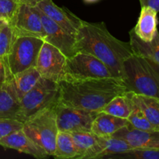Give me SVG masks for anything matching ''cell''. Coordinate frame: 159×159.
<instances>
[{
    "mask_svg": "<svg viewBox=\"0 0 159 159\" xmlns=\"http://www.w3.org/2000/svg\"><path fill=\"white\" fill-rule=\"evenodd\" d=\"M76 52L87 53L103 62L113 74L120 79L124 61L134 54L130 42L113 37L103 22L89 23L82 20L75 36Z\"/></svg>",
    "mask_w": 159,
    "mask_h": 159,
    "instance_id": "6da1fadb",
    "label": "cell"
},
{
    "mask_svg": "<svg viewBox=\"0 0 159 159\" xmlns=\"http://www.w3.org/2000/svg\"><path fill=\"white\" fill-rule=\"evenodd\" d=\"M57 103L88 111L99 112L115 96L126 91L120 79H93L59 82Z\"/></svg>",
    "mask_w": 159,
    "mask_h": 159,
    "instance_id": "7a4b0ae2",
    "label": "cell"
},
{
    "mask_svg": "<svg viewBox=\"0 0 159 159\" xmlns=\"http://www.w3.org/2000/svg\"><path fill=\"white\" fill-rule=\"evenodd\" d=\"M121 82L127 92L159 97V64L133 54L123 64Z\"/></svg>",
    "mask_w": 159,
    "mask_h": 159,
    "instance_id": "3957f363",
    "label": "cell"
},
{
    "mask_svg": "<svg viewBox=\"0 0 159 159\" xmlns=\"http://www.w3.org/2000/svg\"><path fill=\"white\" fill-rule=\"evenodd\" d=\"M59 91L58 82L40 77L36 85L20 100L17 120L24 124L43 110L57 103Z\"/></svg>",
    "mask_w": 159,
    "mask_h": 159,
    "instance_id": "277c9868",
    "label": "cell"
},
{
    "mask_svg": "<svg viewBox=\"0 0 159 159\" xmlns=\"http://www.w3.org/2000/svg\"><path fill=\"white\" fill-rule=\"evenodd\" d=\"M43 43L42 39L27 36H16L7 55L3 59L6 80L16 74L35 67L39 51Z\"/></svg>",
    "mask_w": 159,
    "mask_h": 159,
    "instance_id": "5b68a950",
    "label": "cell"
},
{
    "mask_svg": "<svg viewBox=\"0 0 159 159\" xmlns=\"http://www.w3.org/2000/svg\"><path fill=\"white\" fill-rule=\"evenodd\" d=\"M55 104L44 109L23 124V130L46 152L53 155L55 149L58 128L56 119Z\"/></svg>",
    "mask_w": 159,
    "mask_h": 159,
    "instance_id": "8992f818",
    "label": "cell"
},
{
    "mask_svg": "<svg viewBox=\"0 0 159 159\" xmlns=\"http://www.w3.org/2000/svg\"><path fill=\"white\" fill-rule=\"evenodd\" d=\"M112 77L113 75L108 67L97 57L87 53L76 52L71 57H67L61 81H81Z\"/></svg>",
    "mask_w": 159,
    "mask_h": 159,
    "instance_id": "52a82bcc",
    "label": "cell"
},
{
    "mask_svg": "<svg viewBox=\"0 0 159 159\" xmlns=\"http://www.w3.org/2000/svg\"><path fill=\"white\" fill-rule=\"evenodd\" d=\"M66 61L67 57L58 48L43 41L35 68L41 77L59 83L63 77Z\"/></svg>",
    "mask_w": 159,
    "mask_h": 159,
    "instance_id": "ba28073f",
    "label": "cell"
},
{
    "mask_svg": "<svg viewBox=\"0 0 159 159\" xmlns=\"http://www.w3.org/2000/svg\"><path fill=\"white\" fill-rule=\"evenodd\" d=\"M56 119L59 131H91V126L98 112L88 111L61 104L55 105Z\"/></svg>",
    "mask_w": 159,
    "mask_h": 159,
    "instance_id": "9c48e42d",
    "label": "cell"
},
{
    "mask_svg": "<svg viewBox=\"0 0 159 159\" xmlns=\"http://www.w3.org/2000/svg\"><path fill=\"white\" fill-rule=\"evenodd\" d=\"M10 23L16 36L34 37L44 40L45 33L40 11L37 6L20 4Z\"/></svg>",
    "mask_w": 159,
    "mask_h": 159,
    "instance_id": "30bf717a",
    "label": "cell"
},
{
    "mask_svg": "<svg viewBox=\"0 0 159 159\" xmlns=\"http://www.w3.org/2000/svg\"><path fill=\"white\" fill-rule=\"evenodd\" d=\"M45 33L43 41L58 48L67 57L76 53L75 37L68 34L39 9Z\"/></svg>",
    "mask_w": 159,
    "mask_h": 159,
    "instance_id": "8fae6325",
    "label": "cell"
},
{
    "mask_svg": "<svg viewBox=\"0 0 159 159\" xmlns=\"http://www.w3.org/2000/svg\"><path fill=\"white\" fill-rule=\"evenodd\" d=\"M37 7L71 35L75 37L82 20L65 8L57 6L52 0H42Z\"/></svg>",
    "mask_w": 159,
    "mask_h": 159,
    "instance_id": "7c38bea8",
    "label": "cell"
},
{
    "mask_svg": "<svg viewBox=\"0 0 159 159\" xmlns=\"http://www.w3.org/2000/svg\"><path fill=\"white\" fill-rule=\"evenodd\" d=\"M111 137L124 139L132 148L159 150V130H138L129 124Z\"/></svg>",
    "mask_w": 159,
    "mask_h": 159,
    "instance_id": "4fadbf2b",
    "label": "cell"
},
{
    "mask_svg": "<svg viewBox=\"0 0 159 159\" xmlns=\"http://www.w3.org/2000/svg\"><path fill=\"white\" fill-rule=\"evenodd\" d=\"M0 145L42 159L48 157L44 150L26 134L23 129L14 131L0 139Z\"/></svg>",
    "mask_w": 159,
    "mask_h": 159,
    "instance_id": "5bb4252c",
    "label": "cell"
},
{
    "mask_svg": "<svg viewBox=\"0 0 159 159\" xmlns=\"http://www.w3.org/2000/svg\"><path fill=\"white\" fill-rule=\"evenodd\" d=\"M130 124L127 119L99 111L93 120L91 131L99 137H111L115 132Z\"/></svg>",
    "mask_w": 159,
    "mask_h": 159,
    "instance_id": "9a60e30c",
    "label": "cell"
},
{
    "mask_svg": "<svg viewBox=\"0 0 159 159\" xmlns=\"http://www.w3.org/2000/svg\"><path fill=\"white\" fill-rule=\"evenodd\" d=\"M158 12L148 6H141L136 26L133 28L136 35L144 41H151L158 31Z\"/></svg>",
    "mask_w": 159,
    "mask_h": 159,
    "instance_id": "2e32d148",
    "label": "cell"
},
{
    "mask_svg": "<svg viewBox=\"0 0 159 159\" xmlns=\"http://www.w3.org/2000/svg\"><path fill=\"white\" fill-rule=\"evenodd\" d=\"M40 77L41 76L37 68L35 67H32L25 71L17 73L9 80L6 81L9 82L11 89L20 102L23 96L36 85Z\"/></svg>",
    "mask_w": 159,
    "mask_h": 159,
    "instance_id": "e0dca14e",
    "label": "cell"
},
{
    "mask_svg": "<svg viewBox=\"0 0 159 159\" xmlns=\"http://www.w3.org/2000/svg\"><path fill=\"white\" fill-rule=\"evenodd\" d=\"M130 44L134 54L151 59L159 64V32L157 31L151 41H144L140 39L134 30L129 33Z\"/></svg>",
    "mask_w": 159,
    "mask_h": 159,
    "instance_id": "ac0fdd59",
    "label": "cell"
},
{
    "mask_svg": "<svg viewBox=\"0 0 159 159\" xmlns=\"http://www.w3.org/2000/svg\"><path fill=\"white\" fill-rule=\"evenodd\" d=\"M127 93L141 109L155 130H159V97L135 94L131 92H127Z\"/></svg>",
    "mask_w": 159,
    "mask_h": 159,
    "instance_id": "d6986e66",
    "label": "cell"
},
{
    "mask_svg": "<svg viewBox=\"0 0 159 159\" xmlns=\"http://www.w3.org/2000/svg\"><path fill=\"white\" fill-rule=\"evenodd\" d=\"M19 103L9 82H0V118L16 120Z\"/></svg>",
    "mask_w": 159,
    "mask_h": 159,
    "instance_id": "ffe728a7",
    "label": "cell"
},
{
    "mask_svg": "<svg viewBox=\"0 0 159 159\" xmlns=\"http://www.w3.org/2000/svg\"><path fill=\"white\" fill-rule=\"evenodd\" d=\"M133 101L127 92L115 96L111 99L101 111L117 117L127 119L133 109Z\"/></svg>",
    "mask_w": 159,
    "mask_h": 159,
    "instance_id": "44dd1931",
    "label": "cell"
},
{
    "mask_svg": "<svg viewBox=\"0 0 159 159\" xmlns=\"http://www.w3.org/2000/svg\"><path fill=\"white\" fill-rule=\"evenodd\" d=\"M77 155L75 144L72 136L68 132L58 131L56 139L55 149L52 156L56 158H75Z\"/></svg>",
    "mask_w": 159,
    "mask_h": 159,
    "instance_id": "7402d4cb",
    "label": "cell"
},
{
    "mask_svg": "<svg viewBox=\"0 0 159 159\" xmlns=\"http://www.w3.org/2000/svg\"><path fill=\"white\" fill-rule=\"evenodd\" d=\"M70 134L77 150L76 159L83 158L85 153L94 146L98 138L97 135L92 131H75Z\"/></svg>",
    "mask_w": 159,
    "mask_h": 159,
    "instance_id": "603a6c76",
    "label": "cell"
},
{
    "mask_svg": "<svg viewBox=\"0 0 159 159\" xmlns=\"http://www.w3.org/2000/svg\"><path fill=\"white\" fill-rule=\"evenodd\" d=\"M105 158L113 159H159V150L150 148H132L126 152L107 156Z\"/></svg>",
    "mask_w": 159,
    "mask_h": 159,
    "instance_id": "cb8c5ba5",
    "label": "cell"
},
{
    "mask_svg": "<svg viewBox=\"0 0 159 159\" xmlns=\"http://www.w3.org/2000/svg\"><path fill=\"white\" fill-rule=\"evenodd\" d=\"M16 37L12 25L6 22L0 28V60H3L9 53Z\"/></svg>",
    "mask_w": 159,
    "mask_h": 159,
    "instance_id": "d4e9b609",
    "label": "cell"
},
{
    "mask_svg": "<svg viewBox=\"0 0 159 159\" xmlns=\"http://www.w3.org/2000/svg\"><path fill=\"white\" fill-rule=\"evenodd\" d=\"M132 100V99H131ZM134 106L131 113L127 117L129 123L132 127L138 130H157L152 125L148 120L144 116V113L141 111V109L133 102Z\"/></svg>",
    "mask_w": 159,
    "mask_h": 159,
    "instance_id": "484cf974",
    "label": "cell"
},
{
    "mask_svg": "<svg viewBox=\"0 0 159 159\" xmlns=\"http://www.w3.org/2000/svg\"><path fill=\"white\" fill-rule=\"evenodd\" d=\"M20 2L18 0H0V16L11 23L17 12Z\"/></svg>",
    "mask_w": 159,
    "mask_h": 159,
    "instance_id": "4316f807",
    "label": "cell"
},
{
    "mask_svg": "<svg viewBox=\"0 0 159 159\" xmlns=\"http://www.w3.org/2000/svg\"><path fill=\"white\" fill-rule=\"evenodd\" d=\"M23 124L17 120L0 118V139L14 131L23 129Z\"/></svg>",
    "mask_w": 159,
    "mask_h": 159,
    "instance_id": "83f0119b",
    "label": "cell"
},
{
    "mask_svg": "<svg viewBox=\"0 0 159 159\" xmlns=\"http://www.w3.org/2000/svg\"><path fill=\"white\" fill-rule=\"evenodd\" d=\"M141 6H148L159 12V0H139Z\"/></svg>",
    "mask_w": 159,
    "mask_h": 159,
    "instance_id": "f1b7e54d",
    "label": "cell"
},
{
    "mask_svg": "<svg viewBox=\"0 0 159 159\" xmlns=\"http://www.w3.org/2000/svg\"><path fill=\"white\" fill-rule=\"evenodd\" d=\"M20 4H24L30 6H37L42 0H18Z\"/></svg>",
    "mask_w": 159,
    "mask_h": 159,
    "instance_id": "f546056e",
    "label": "cell"
},
{
    "mask_svg": "<svg viewBox=\"0 0 159 159\" xmlns=\"http://www.w3.org/2000/svg\"><path fill=\"white\" fill-rule=\"evenodd\" d=\"M6 79V68L3 60H0V82H4Z\"/></svg>",
    "mask_w": 159,
    "mask_h": 159,
    "instance_id": "4dcf8cb0",
    "label": "cell"
},
{
    "mask_svg": "<svg viewBox=\"0 0 159 159\" xmlns=\"http://www.w3.org/2000/svg\"><path fill=\"white\" fill-rule=\"evenodd\" d=\"M6 22H7V21H6V20H5V19H2V18L0 19V28H1L2 26L3 25H4L5 23H6Z\"/></svg>",
    "mask_w": 159,
    "mask_h": 159,
    "instance_id": "1f68e13d",
    "label": "cell"
},
{
    "mask_svg": "<svg viewBox=\"0 0 159 159\" xmlns=\"http://www.w3.org/2000/svg\"><path fill=\"white\" fill-rule=\"evenodd\" d=\"M96 1H97V0H85V2H89V3L94 2Z\"/></svg>",
    "mask_w": 159,
    "mask_h": 159,
    "instance_id": "d6a6232c",
    "label": "cell"
},
{
    "mask_svg": "<svg viewBox=\"0 0 159 159\" xmlns=\"http://www.w3.org/2000/svg\"><path fill=\"white\" fill-rule=\"evenodd\" d=\"M2 16H0V19H2ZM2 19H3V18H2Z\"/></svg>",
    "mask_w": 159,
    "mask_h": 159,
    "instance_id": "836d02e7",
    "label": "cell"
}]
</instances>
